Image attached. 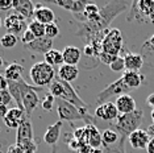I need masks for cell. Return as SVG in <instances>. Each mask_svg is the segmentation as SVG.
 Instances as JSON below:
<instances>
[{
    "label": "cell",
    "instance_id": "1",
    "mask_svg": "<svg viewBox=\"0 0 154 153\" xmlns=\"http://www.w3.org/2000/svg\"><path fill=\"white\" fill-rule=\"evenodd\" d=\"M129 7H132L131 2H111L106 4L103 8H100V13L96 20L94 21H87V23H80V28L76 32V36L86 37L87 41L91 38L97 36L99 33L104 32L108 29V25L112 23V20L127 11Z\"/></svg>",
    "mask_w": 154,
    "mask_h": 153
},
{
    "label": "cell",
    "instance_id": "2",
    "mask_svg": "<svg viewBox=\"0 0 154 153\" xmlns=\"http://www.w3.org/2000/svg\"><path fill=\"white\" fill-rule=\"evenodd\" d=\"M142 120H143V111L136 110L131 114L119 115V117L115 120V124L112 127L120 136L128 139L134 131L140 130Z\"/></svg>",
    "mask_w": 154,
    "mask_h": 153
},
{
    "label": "cell",
    "instance_id": "3",
    "mask_svg": "<svg viewBox=\"0 0 154 153\" xmlns=\"http://www.w3.org/2000/svg\"><path fill=\"white\" fill-rule=\"evenodd\" d=\"M55 107L61 121H75L83 120L86 124H92L95 116H91L87 110H79L78 107L72 106L71 103L66 102L63 99H55Z\"/></svg>",
    "mask_w": 154,
    "mask_h": 153
},
{
    "label": "cell",
    "instance_id": "4",
    "mask_svg": "<svg viewBox=\"0 0 154 153\" xmlns=\"http://www.w3.org/2000/svg\"><path fill=\"white\" fill-rule=\"evenodd\" d=\"M55 75L57 74H55L54 67L46 64L45 61L33 64L29 70V76L33 82V86L36 87H45V86L49 87L51 82L57 78Z\"/></svg>",
    "mask_w": 154,
    "mask_h": 153
},
{
    "label": "cell",
    "instance_id": "5",
    "mask_svg": "<svg viewBox=\"0 0 154 153\" xmlns=\"http://www.w3.org/2000/svg\"><path fill=\"white\" fill-rule=\"evenodd\" d=\"M129 91H132L131 89L128 87L127 85L124 83L121 78L116 79L115 82H112L111 85H108L104 90L97 94V98H96V104L100 106V104L112 102V100H116L119 96L124 95V94H129Z\"/></svg>",
    "mask_w": 154,
    "mask_h": 153
},
{
    "label": "cell",
    "instance_id": "6",
    "mask_svg": "<svg viewBox=\"0 0 154 153\" xmlns=\"http://www.w3.org/2000/svg\"><path fill=\"white\" fill-rule=\"evenodd\" d=\"M41 90V87H36L33 85H28V83L21 81V100H23V110L26 114V116L30 117L33 111L37 108L38 103H40V98H38L37 91Z\"/></svg>",
    "mask_w": 154,
    "mask_h": 153
},
{
    "label": "cell",
    "instance_id": "7",
    "mask_svg": "<svg viewBox=\"0 0 154 153\" xmlns=\"http://www.w3.org/2000/svg\"><path fill=\"white\" fill-rule=\"evenodd\" d=\"M122 50V36L119 29H107L101 41V52L117 55Z\"/></svg>",
    "mask_w": 154,
    "mask_h": 153
},
{
    "label": "cell",
    "instance_id": "8",
    "mask_svg": "<svg viewBox=\"0 0 154 153\" xmlns=\"http://www.w3.org/2000/svg\"><path fill=\"white\" fill-rule=\"evenodd\" d=\"M4 27L8 30V33H12L17 36V34H23L28 29V23L21 15L16 12H12L8 15L4 20Z\"/></svg>",
    "mask_w": 154,
    "mask_h": 153
},
{
    "label": "cell",
    "instance_id": "9",
    "mask_svg": "<svg viewBox=\"0 0 154 153\" xmlns=\"http://www.w3.org/2000/svg\"><path fill=\"white\" fill-rule=\"evenodd\" d=\"M119 115H120L119 114V110L113 102L100 104V106H97L96 110H95V117L97 120L106 121V123H112L113 120L117 119Z\"/></svg>",
    "mask_w": 154,
    "mask_h": 153
},
{
    "label": "cell",
    "instance_id": "10",
    "mask_svg": "<svg viewBox=\"0 0 154 153\" xmlns=\"http://www.w3.org/2000/svg\"><path fill=\"white\" fill-rule=\"evenodd\" d=\"M61 82H62V87H63V92H62L61 98H58V99H63V100H66V102L71 103L72 106L78 107L79 110H87L88 108V106L80 99V96L76 94L74 87H72L69 82H65V81H61Z\"/></svg>",
    "mask_w": 154,
    "mask_h": 153
},
{
    "label": "cell",
    "instance_id": "11",
    "mask_svg": "<svg viewBox=\"0 0 154 153\" xmlns=\"http://www.w3.org/2000/svg\"><path fill=\"white\" fill-rule=\"evenodd\" d=\"M49 3L57 7H61V8L74 13V15L83 13L85 12V8L88 4V2H85V0H51Z\"/></svg>",
    "mask_w": 154,
    "mask_h": 153
},
{
    "label": "cell",
    "instance_id": "12",
    "mask_svg": "<svg viewBox=\"0 0 154 153\" xmlns=\"http://www.w3.org/2000/svg\"><path fill=\"white\" fill-rule=\"evenodd\" d=\"M33 20L44 24V25H49V24H53L55 20V15L53 12V9L46 7L42 3H38L34 5V16Z\"/></svg>",
    "mask_w": 154,
    "mask_h": 153
},
{
    "label": "cell",
    "instance_id": "13",
    "mask_svg": "<svg viewBox=\"0 0 154 153\" xmlns=\"http://www.w3.org/2000/svg\"><path fill=\"white\" fill-rule=\"evenodd\" d=\"M85 144L94 149H99L100 147H103L101 133L94 124H86L85 126Z\"/></svg>",
    "mask_w": 154,
    "mask_h": 153
},
{
    "label": "cell",
    "instance_id": "14",
    "mask_svg": "<svg viewBox=\"0 0 154 153\" xmlns=\"http://www.w3.org/2000/svg\"><path fill=\"white\" fill-rule=\"evenodd\" d=\"M25 117H26V114L23 110L15 107V108H11L8 111V114L3 117V120H4V124L8 128H16L17 130Z\"/></svg>",
    "mask_w": 154,
    "mask_h": 153
},
{
    "label": "cell",
    "instance_id": "15",
    "mask_svg": "<svg viewBox=\"0 0 154 153\" xmlns=\"http://www.w3.org/2000/svg\"><path fill=\"white\" fill-rule=\"evenodd\" d=\"M25 46L30 52H33V53L45 55L48 52H50L51 49H53V40H51V38H48L46 36H45V37H41V38H36L33 42L28 44V45H25Z\"/></svg>",
    "mask_w": 154,
    "mask_h": 153
},
{
    "label": "cell",
    "instance_id": "16",
    "mask_svg": "<svg viewBox=\"0 0 154 153\" xmlns=\"http://www.w3.org/2000/svg\"><path fill=\"white\" fill-rule=\"evenodd\" d=\"M150 139H152V136L148 133V131L137 130L128 137V140H129V142H131L133 149H143V148L146 149Z\"/></svg>",
    "mask_w": 154,
    "mask_h": 153
},
{
    "label": "cell",
    "instance_id": "17",
    "mask_svg": "<svg viewBox=\"0 0 154 153\" xmlns=\"http://www.w3.org/2000/svg\"><path fill=\"white\" fill-rule=\"evenodd\" d=\"M28 140H34L33 136V127L30 123L29 116H26L24 121L20 124V127L17 128L16 132V144H20L23 141H28Z\"/></svg>",
    "mask_w": 154,
    "mask_h": 153
},
{
    "label": "cell",
    "instance_id": "18",
    "mask_svg": "<svg viewBox=\"0 0 154 153\" xmlns=\"http://www.w3.org/2000/svg\"><path fill=\"white\" fill-rule=\"evenodd\" d=\"M13 11L21 15L25 20L33 19L34 4L30 0H13Z\"/></svg>",
    "mask_w": 154,
    "mask_h": 153
},
{
    "label": "cell",
    "instance_id": "19",
    "mask_svg": "<svg viewBox=\"0 0 154 153\" xmlns=\"http://www.w3.org/2000/svg\"><path fill=\"white\" fill-rule=\"evenodd\" d=\"M115 104H116L119 114L124 115V114H131L133 111H136V100L133 99L132 95L129 94H124V95L119 96V98L115 100Z\"/></svg>",
    "mask_w": 154,
    "mask_h": 153
},
{
    "label": "cell",
    "instance_id": "20",
    "mask_svg": "<svg viewBox=\"0 0 154 153\" xmlns=\"http://www.w3.org/2000/svg\"><path fill=\"white\" fill-rule=\"evenodd\" d=\"M61 128H62V121L61 120L55 121L53 126L49 127L46 130V132H45V135H44L45 144L50 145V147L57 145L59 137H61Z\"/></svg>",
    "mask_w": 154,
    "mask_h": 153
},
{
    "label": "cell",
    "instance_id": "21",
    "mask_svg": "<svg viewBox=\"0 0 154 153\" xmlns=\"http://www.w3.org/2000/svg\"><path fill=\"white\" fill-rule=\"evenodd\" d=\"M124 65L127 71H140L143 66V58L138 53H127L124 55Z\"/></svg>",
    "mask_w": 154,
    "mask_h": 153
},
{
    "label": "cell",
    "instance_id": "22",
    "mask_svg": "<svg viewBox=\"0 0 154 153\" xmlns=\"http://www.w3.org/2000/svg\"><path fill=\"white\" fill-rule=\"evenodd\" d=\"M79 75V69L78 66H72V65H66L63 64L59 67L58 70V74L57 76L61 81H65V82H69L71 83L72 81H75Z\"/></svg>",
    "mask_w": 154,
    "mask_h": 153
},
{
    "label": "cell",
    "instance_id": "23",
    "mask_svg": "<svg viewBox=\"0 0 154 153\" xmlns=\"http://www.w3.org/2000/svg\"><path fill=\"white\" fill-rule=\"evenodd\" d=\"M121 79L124 81V83L128 86L131 90L137 89L142 85V82L145 81V76H143L140 71H124Z\"/></svg>",
    "mask_w": 154,
    "mask_h": 153
},
{
    "label": "cell",
    "instance_id": "24",
    "mask_svg": "<svg viewBox=\"0 0 154 153\" xmlns=\"http://www.w3.org/2000/svg\"><path fill=\"white\" fill-rule=\"evenodd\" d=\"M62 55H63V64L76 66L82 58V50L76 46H66L62 50Z\"/></svg>",
    "mask_w": 154,
    "mask_h": 153
},
{
    "label": "cell",
    "instance_id": "25",
    "mask_svg": "<svg viewBox=\"0 0 154 153\" xmlns=\"http://www.w3.org/2000/svg\"><path fill=\"white\" fill-rule=\"evenodd\" d=\"M23 73H24V66L20 65V64H16V62H13V64L8 65L5 67L4 70V78L7 81H20V79H23Z\"/></svg>",
    "mask_w": 154,
    "mask_h": 153
},
{
    "label": "cell",
    "instance_id": "26",
    "mask_svg": "<svg viewBox=\"0 0 154 153\" xmlns=\"http://www.w3.org/2000/svg\"><path fill=\"white\" fill-rule=\"evenodd\" d=\"M120 135L117 133L113 128H106L101 133V142H103V148L104 147H112V145L117 144L120 140Z\"/></svg>",
    "mask_w": 154,
    "mask_h": 153
},
{
    "label": "cell",
    "instance_id": "27",
    "mask_svg": "<svg viewBox=\"0 0 154 153\" xmlns=\"http://www.w3.org/2000/svg\"><path fill=\"white\" fill-rule=\"evenodd\" d=\"M45 57V62L49 64L50 66H58V65H63V55H62V52L61 50H57V49H51L50 52H48L46 54L44 55Z\"/></svg>",
    "mask_w": 154,
    "mask_h": 153
},
{
    "label": "cell",
    "instance_id": "28",
    "mask_svg": "<svg viewBox=\"0 0 154 153\" xmlns=\"http://www.w3.org/2000/svg\"><path fill=\"white\" fill-rule=\"evenodd\" d=\"M45 27L46 25H44V24L36 21V20H32V21L28 24V29L34 34V37L36 38L45 37Z\"/></svg>",
    "mask_w": 154,
    "mask_h": 153
},
{
    "label": "cell",
    "instance_id": "29",
    "mask_svg": "<svg viewBox=\"0 0 154 153\" xmlns=\"http://www.w3.org/2000/svg\"><path fill=\"white\" fill-rule=\"evenodd\" d=\"M62 92H63L62 82H61V79L57 76V78L51 82V85L49 86V94H51L55 99H58V98H61V96H62Z\"/></svg>",
    "mask_w": 154,
    "mask_h": 153
},
{
    "label": "cell",
    "instance_id": "30",
    "mask_svg": "<svg viewBox=\"0 0 154 153\" xmlns=\"http://www.w3.org/2000/svg\"><path fill=\"white\" fill-rule=\"evenodd\" d=\"M125 137H120L117 144L112 145V147H104L103 148V153H127L125 152Z\"/></svg>",
    "mask_w": 154,
    "mask_h": 153
},
{
    "label": "cell",
    "instance_id": "31",
    "mask_svg": "<svg viewBox=\"0 0 154 153\" xmlns=\"http://www.w3.org/2000/svg\"><path fill=\"white\" fill-rule=\"evenodd\" d=\"M16 44H17V36L12 33H5L0 38V45L3 48H5V49H11V48L16 46Z\"/></svg>",
    "mask_w": 154,
    "mask_h": 153
},
{
    "label": "cell",
    "instance_id": "32",
    "mask_svg": "<svg viewBox=\"0 0 154 153\" xmlns=\"http://www.w3.org/2000/svg\"><path fill=\"white\" fill-rule=\"evenodd\" d=\"M20 148L23 149L24 153H36L37 151V144L34 140H28V141H23L20 144H17Z\"/></svg>",
    "mask_w": 154,
    "mask_h": 153
},
{
    "label": "cell",
    "instance_id": "33",
    "mask_svg": "<svg viewBox=\"0 0 154 153\" xmlns=\"http://www.w3.org/2000/svg\"><path fill=\"white\" fill-rule=\"evenodd\" d=\"M59 34V28L55 23L53 24H49V25L45 27V36L48 38H51V40H54L55 37H57Z\"/></svg>",
    "mask_w": 154,
    "mask_h": 153
},
{
    "label": "cell",
    "instance_id": "34",
    "mask_svg": "<svg viewBox=\"0 0 154 153\" xmlns=\"http://www.w3.org/2000/svg\"><path fill=\"white\" fill-rule=\"evenodd\" d=\"M41 106H42V108L45 111H50V110H53V107L55 106V98L51 94H48L42 100V103H41Z\"/></svg>",
    "mask_w": 154,
    "mask_h": 153
},
{
    "label": "cell",
    "instance_id": "35",
    "mask_svg": "<svg viewBox=\"0 0 154 153\" xmlns=\"http://www.w3.org/2000/svg\"><path fill=\"white\" fill-rule=\"evenodd\" d=\"M109 67H111V70H112V71H117V73H119V71H122V70L125 69V65H124V57H120V55H119L116 60H115V61L109 65Z\"/></svg>",
    "mask_w": 154,
    "mask_h": 153
},
{
    "label": "cell",
    "instance_id": "36",
    "mask_svg": "<svg viewBox=\"0 0 154 153\" xmlns=\"http://www.w3.org/2000/svg\"><path fill=\"white\" fill-rule=\"evenodd\" d=\"M12 96L9 94L8 89H4V90H0V104H4V106H8L9 103L12 102Z\"/></svg>",
    "mask_w": 154,
    "mask_h": 153
},
{
    "label": "cell",
    "instance_id": "37",
    "mask_svg": "<svg viewBox=\"0 0 154 153\" xmlns=\"http://www.w3.org/2000/svg\"><path fill=\"white\" fill-rule=\"evenodd\" d=\"M117 57H119V55H117ZM117 57H116V55H111V54H108V53H104V52H101L100 55H99V60L101 61V64L111 65Z\"/></svg>",
    "mask_w": 154,
    "mask_h": 153
},
{
    "label": "cell",
    "instance_id": "38",
    "mask_svg": "<svg viewBox=\"0 0 154 153\" xmlns=\"http://www.w3.org/2000/svg\"><path fill=\"white\" fill-rule=\"evenodd\" d=\"M34 40H36V37H34V34L30 32L29 29H26L25 32L23 33V36H21V42H23L24 45H28V44L33 42Z\"/></svg>",
    "mask_w": 154,
    "mask_h": 153
},
{
    "label": "cell",
    "instance_id": "39",
    "mask_svg": "<svg viewBox=\"0 0 154 153\" xmlns=\"http://www.w3.org/2000/svg\"><path fill=\"white\" fill-rule=\"evenodd\" d=\"M13 9V0H0V11Z\"/></svg>",
    "mask_w": 154,
    "mask_h": 153
},
{
    "label": "cell",
    "instance_id": "40",
    "mask_svg": "<svg viewBox=\"0 0 154 153\" xmlns=\"http://www.w3.org/2000/svg\"><path fill=\"white\" fill-rule=\"evenodd\" d=\"M7 153H24V152H23V149L20 148L19 145H17L16 142H15V144L11 145V147L8 148V151H7Z\"/></svg>",
    "mask_w": 154,
    "mask_h": 153
},
{
    "label": "cell",
    "instance_id": "41",
    "mask_svg": "<svg viewBox=\"0 0 154 153\" xmlns=\"http://www.w3.org/2000/svg\"><path fill=\"white\" fill-rule=\"evenodd\" d=\"M8 89V81L4 78V75L0 74V90H4Z\"/></svg>",
    "mask_w": 154,
    "mask_h": 153
},
{
    "label": "cell",
    "instance_id": "42",
    "mask_svg": "<svg viewBox=\"0 0 154 153\" xmlns=\"http://www.w3.org/2000/svg\"><path fill=\"white\" fill-rule=\"evenodd\" d=\"M146 152L148 153H154V137L150 139L148 147H146Z\"/></svg>",
    "mask_w": 154,
    "mask_h": 153
},
{
    "label": "cell",
    "instance_id": "43",
    "mask_svg": "<svg viewBox=\"0 0 154 153\" xmlns=\"http://www.w3.org/2000/svg\"><path fill=\"white\" fill-rule=\"evenodd\" d=\"M8 107L4 106V104H0V117H4L7 114H8Z\"/></svg>",
    "mask_w": 154,
    "mask_h": 153
},
{
    "label": "cell",
    "instance_id": "44",
    "mask_svg": "<svg viewBox=\"0 0 154 153\" xmlns=\"http://www.w3.org/2000/svg\"><path fill=\"white\" fill-rule=\"evenodd\" d=\"M146 103L149 104L152 108H154V92L153 94H150V95L146 98Z\"/></svg>",
    "mask_w": 154,
    "mask_h": 153
},
{
    "label": "cell",
    "instance_id": "45",
    "mask_svg": "<svg viewBox=\"0 0 154 153\" xmlns=\"http://www.w3.org/2000/svg\"><path fill=\"white\" fill-rule=\"evenodd\" d=\"M148 45H149V46H152V48H154V34L152 36V38L148 41Z\"/></svg>",
    "mask_w": 154,
    "mask_h": 153
},
{
    "label": "cell",
    "instance_id": "46",
    "mask_svg": "<svg viewBox=\"0 0 154 153\" xmlns=\"http://www.w3.org/2000/svg\"><path fill=\"white\" fill-rule=\"evenodd\" d=\"M91 153H103V149H100V148L99 149H94L92 148L91 149Z\"/></svg>",
    "mask_w": 154,
    "mask_h": 153
},
{
    "label": "cell",
    "instance_id": "47",
    "mask_svg": "<svg viewBox=\"0 0 154 153\" xmlns=\"http://www.w3.org/2000/svg\"><path fill=\"white\" fill-rule=\"evenodd\" d=\"M50 153H58V147H57V145L51 147V152H50Z\"/></svg>",
    "mask_w": 154,
    "mask_h": 153
},
{
    "label": "cell",
    "instance_id": "48",
    "mask_svg": "<svg viewBox=\"0 0 154 153\" xmlns=\"http://www.w3.org/2000/svg\"><path fill=\"white\" fill-rule=\"evenodd\" d=\"M3 66H4V60L0 57V67H3Z\"/></svg>",
    "mask_w": 154,
    "mask_h": 153
},
{
    "label": "cell",
    "instance_id": "49",
    "mask_svg": "<svg viewBox=\"0 0 154 153\" xmlns=\"http://www.w3.org/2000/svg\"><path fill=\"white\" fill-rule=\"evenodd\" d=\"M152 119H153V121H154V108H153V111H152Z\"/></svg>",
    "mask_w": 154,
    "mask_h": 153
},
{
    "label": "cell",
    "instance_id": "50",
    "mask_svg": "<svg viewBox=\"0 0 154 153\" xmlns=\"http://www.w3.org/2000/svg\"><path fill=\"white\" fill-rule=\"evenodd\" d=\"M2 24H3V21H2V17H0V28H2Z\"/></svg>",
    "mask_w": 154,
    "mask_h": 153
}]
</instances>
